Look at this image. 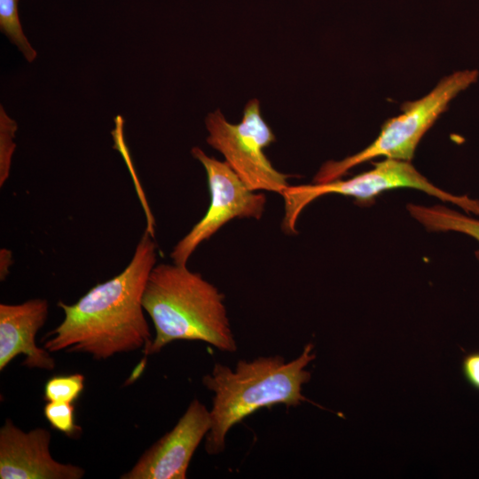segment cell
I'll return each instance as SVG.
<instances>
[{"label":"cell","mask_w":479,"mask_h":479,"mask_svg":"<svg viewBox=\"0 0 479 479\" xmlns=\"http://www.w3.org/2000/svg\"><path fill=\"white\" fill-rule=\"evenodd\" d=\"M156 262V244L146 230L125 269L90 289L75 303L59 302L64 319L47 334L50 352H82L102 360L152 343L142 304L145 287Z\"/></svg>","instance_id":"6da1fadb"},{"label":"cell","mask_w":479,"mask_h":479,"mask_svg":"<svg viewBox=\"0 0 479 479\" xmlns=\"http://www.w3.org/2000/svg\"><path fill=\"white\" fill-rule=\"evenodd\" d=\"M315 357L313 344L308 343L299 357L288 362L275 355L239 360L233 369L216 363L202 378V384L214 393L206 452L209 455L224 452L229 430L261 408L295 407L309 401L302 391L311 378L306 367Z\"/></svg>","instance_id":"7a4b0ae2"},{"label":"cell","mask_w":479,"mask_h":479,"mask_svg":"<svg viewBox=\"0 0 479 479\" xmlns=\"http://www.w3.org/2000/svg\"><path fill=\"white\" fill-rule=\"evenodd\" d=\"M224 295L186 265L161 263L151 271L142 304L155 336L144 355L160 352L175 341H200L224 352H235Z\"/></svg>","instance_id":"3957f363"},{"label":"cell","mask_w":479,"mask_h":479,"mask_svg":"<svg viewBox=\"0 0 479 479\" xmlns=\"http://www.w3.org/2000/svg\"><path fill=\"white\" fill-rule=\"evenodd\" d=\"M476 69L444 76L426 96L402 106L403 113L388 119L378 137L362 151L341 161L325 162L313 178L315 184L340 178L351 168L377 157L410 161L421 137L460 92L476 82Z\"/></svg>","instance_id":"277c9868"},{"label":"cell","mask_w":479,"mask_h":479,"mask_svg":"<svg viewBox=\"0 0 479 479\" xmlns=\"http://www.w3.org/2000/svg\"><path fill=\"white\" fill-rule=\"evenodd\" d=\"M371 170L349 179L340 178L319 184L288 185L283 192L285 216L282 230L287 234L297 232L296 221L301 212L314 200L330 193L368 201L380 193L398 188H412L434 196L444 202L456 205L463 211L479 215V200L467 195L445 192L420 174L410 161L385 158L373 164Z\"/></svg>","instance_id":"5b68a950"},{"label":"cell","mask_w":479,"mask_h":479,"mask_svg":"<svg viewBox=\"0 0 479 479\" xmlns=\"http://www.w3.org/2000/svg\"><path fill=\"white\" fill-rule=\"evenodd\" d=\"M205 124L208 144L224 155L248 189L282 195L289 185L287 179L293 176L274 169L263 153L276 137L262 116L258 99L252 98L246 104L240 123L229 122L217 109L208 114Z\"/></svg>","instance_id":"8992f818"},{"label":"cell","mask_w":479,"mask_h":479,"mask_svg":"<svg viewBox=\"0 0 479 479\" xmlns=\"http://www.w3.org/2000/svg\"><path fill=\"white\" fill-rule=\"evenodd\" d=\"M192 154L206 170L210 203L205 216L174 247L170 257L179 265H186L198 246L229 221L260 219L266 202L264 194L248 189L226 161L209 157L199 147H193Z\"/></svg>","instance_id":"52a82bcc"},{"label":"cell","mask_w":479,"mask_h":479,"mask_svg":"<svg viewBox=\"0 0 479 479\" xmlns=\"http://www.w3.org/2000/svg\"><path fill=\"white\" fill-rule=\"evenodd\" d=\"M211 427L210 411L194 398L175 427L147 449L122 479H185Z\"/></svg>","instance_id":"ba28073f"},{"label":"cell","mask_w":479,"mask_h":479,"mask_svg":"<svg viewBox=\"0 0 479 479\" xmlns=\"http://www.w3.org/2000/svg\"><path fill=\"white\" fill-rule=\"evenodd\" d=\"M51 433L43 428L25 432L6 419L0 428L1 479H80L82 467L61 463L50 452Z\"/></svg>","instance_id":"9c48e42d"},{"label":"cell","mask_w":479,"mask_h":479,"mask_svg":"<svg viewBox=\"0 0 479 479\" xmlns=\"http://www.w3.org/2000/svg\"><path fill=\"white\" fill-rule=\"evenodd\" d=\"M49 303L35 298L18 304H0V371L17 356L29 369L52 371L56 366L51 352L35 343V335L47 320Z\"/></svg>","instance_id":"30bf717a"},{"label":"cell","mask_w":479,"mask_h":479,"mask_svg":"<svg viewBox=\"0 0 479 479\" xmlns=\"http://www.w3.org/2000/svg\"><path fill=\"white\" fill-rule=\"evenodd\" d=\"M406 208L410 215L429 232H460L479 243V219L477 218L470 217L443 205L427 207L408 204ZM475 257L479 261V249L475 251Z\"/></svg>","instance_id":"8fae6325"},{"label":"cell","mask_w":479,"mask_h":479,"mask_svg":"<svg viewBox=\"0 0 479 479\" xmlns=\"http://www.w3.org/2000/svg\"><path fill=\"white\" fill-rule=\"evenodd\" d=\"M18 2L19 0H0V28L23 53L26 59L32 62L36 57V51L23 32L19 17Z\"/></svg>","instance_id":"7c38bea8"},{"label":"cell","mask_w":479,"mask_h":479,"mask_svg":"<svg viewBox=\"0 0 479 479\" xmlns=\"http://www.w3.org/2000/svg\"><path fill=\"white\" fill-rule=\"evenodd\" d=\"M84 388V376L81 373L56 375L49 379L44 386V399L47 402L73 403Z\"/></svg>","instance_id":"4fadbf2b"},{"label":"cell","mask_w":479,"mask_h":479,"mask_svg":"<svg viewBox=\"0 0 479 479\" xmlns=\"http://www.w3.org/2000/svg\"><path fill=\"white\" fill-rule=\"evenodd\" d=\"M43 414L51 426L70 437L79 436L82 428L75 423V407L67 402H47Z\"/></svg>","instance_id":"5bb4252c"},{"label":"cell","mask_w":479,"mask_h":479,"mask_svg":"<svg viewBox=\"0 0 479 479\" xmlns=\"http://www.w3.org/2000/svg\"><path fill=\"white\" fill-rule=\"evenodd\" d=\"M16 122L8 117L1 107L0 112V186L9 177L12 156L15 148L13 142L17 130Z\"/></svg>","instance_id":"9a60e30c"},{"label":"cell","mask_w":479,"mask_h":479,"mask_svg":"<svg viewBox=\"0 0 479 479\" xmlns=\"http://www.w3.org/2000/svg\"><path fill=\"white\" fill-rule=\"evenodd\" d=\"M461 371L467 383L479 391V351L469 352L464 356Z\"/></svg>","instance_id":"2e32d148"},{"label":"cell","mask_w":479,"mask_h":479,"mask_svg":"<svg viewBox=\"0 0 479 479\" xmlns=\"http://www.w3.org/2000/svg\"><path fill=\"white\" fill-rule=\"evenodd\" d=\"M13 263L12 251L2 247L0 250V280L4 281L9 275L10 268Z\"/></svg>","instance_id":"e0dca14e"}]
</instances>
